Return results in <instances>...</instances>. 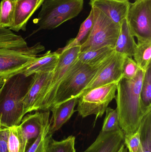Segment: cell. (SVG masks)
Instances as JSON below:
<instances>
[{
  "label": "cell",
  "instance_id": "6da1fadb",
  "mask_svg": "<svg viewBox=\"0 0 151 152\" xmlns=\"http://www.w3.org/2000/svg\"><path fill=\"white\" fill-rule=\"evenodd\" d=\"M145 72L140 69L134 78L122 77L117 85L116 110L120 127L125 135L138 130L144 117L151 108L145 106L141 96Z\"/></svg>",
  "mask_w": 151,
  "mask_h": 152
},
{
  "label": "cell",
  "instance_id": "7a4b0ae2",
  "mask_svg": "<svg viewBox=\"0 0 151 152\" xmlns=\"http://www.w3.org/2000/svg\"><path fill=\"white\" fill-rule=\"evenodd\" d=\"M44 50L40 43L28 46L21 36L0 27V75L9 77L22 73Z\"/></svg>",
  "mask_w": 151,
  "mask_h": 152
},
{
  "label": "cell",
  "instance_id": "3957f363",
  "mask_svg": "<svg viewBox=\"0 0 151 152\" xmlns=\"http://www.w3.org/2000/svg\"><path fill=\"white\" fill-rule=\"evenodd\" d=\"M20 73L8 77L0 88V123L1 127L19 126L25 115L23 100L33 80Z\"/></svg>",
  "mask_w": 151,
  "mask_h": 152
},
{
  "label": "cell",
  "instance_id": "277c9868",
  "mask_svg": "<svg viewBox=\"0 0 151 152\" xmlns=\"http://www.w3.org/2000/svg\"><path fill=\"white\" fill-rule=\"evenodd\" d=\"M114 53L95 65L85 64L76 58L59 84L50 105L49 110L55 105L77 98L97 74L109 63Z\"/></svg>",
  "mask_w": 151,
  "mask_h": 152
},
{
  "label": "cell",
  "instance_id": "5b68a950",
  "mask_svg": "<svg viewBox=\"0 0 151 152\" xmlns=\"http://www.w3.org/2000/svg\"><path fill=\"white\" fill-rule=\"evenodd\" d=\"M84 0H45L37 18L34 20L41 30H52L77 17L82 10Z\"/></svg>",
  "mask_w": 151,
  "mask_h": 152
},
{
  "label": "cell",
  "instance_id": "8992f818",
  "mask_svg": "<svg viewBox=\"0 0 151 152\" xmlns=\"http://www.w3.org/2000/svg\"><path fill=\"white\" fill-rule=\"evenodd\" d=\"M94 12L93 26L86 42L80 46V52L108 47L114 49L120 30L116 24L102 12L91 7Z\"/></svg>",
  "mask_w": 151,
  "mask_h": 152
},
{
  "label": "cell",
  "instance_id": "52a82bcc",
  "mask_svg": "<svg viewBox=\"0 0 151 152\" xmlns=\"http://www.w3.org/2000/svg\"><path fill=\"white\" fill-rule=\"evenodd\" d=\"M118 83L113 82L96 88L81 96L76 111L82 118L95 115V121L102 118L109 104L116 97Z\"/></svg>",
  "mask_w": 151,
  "mask_h": 152
},
{
  "label": "cell",
  "instance_id": "ba28073f",
  "mask_svg": "<svg viewBox=\"0 0 151 152\" xmlns=\"http://www.w3.org/2000/svg\"><path fill=\"white\" fill-rule=\"evenodd\" d=\"M126 18L131 34L138 42L151 40V0L131 3Z\"/></svg>",
  "mask_w": 151,
  "mask_h": 152
},
{
  "label": "cell",
  "instance_id": "9c48e42d",
  "mask_svg": "<svg viewBox=\"0 0 151 152\" xmlns=\"http://www.w3.org/2000/svg\"><path fill=\"white\" fill-rule=\"evenodd\" d=\"M80 52V46L66 50L60 53L59 60L52 75L43 90L38 104V110H49V106L61 80Z\"/></svg>",
  "mask_w": 151,
  "mask_h": 152
},
{
  "label": "cell",
  "instance_id": "30bf717a",
  "mask_svg": "<svg viewBox=\"0 0 151 152\" xmlns=\"http://www.w3.org/2000/svg\"><path fill=\"white\" fill-rule=\"evenodd\" d=\"M126 57L114 51L109 63L97 74L77 98L96 88L113 82H118L123 77L122 65Z\"/></svg>",
  "mask_w": 151,
  "mask_h": 152
},
{
  "label": "cell",
  "instance_id": "8fae6325",
  "mask_svg": "<svg viewBox=\"0 0 151 152\" xmlns=\"http://www.w3.org/2000/svg\"><path fill=\"white\" fill-rule=\"evenodd\" d=\"M52 72H40L33 75V81L23 100L25 114L38 111L39 101Z\"/></svg>",
  "mask_w": 151,
  "mask_h": 152
},
{
  "label": "cell",
  "instance_id": "7c38bea8",
  "mask_svg": "<svg viewBox=\"0 0 151 152\" xmlns=\"http://www.w3.org/2000/svg\"><path fill=\"white\" fill-rule=\"evenodd\" d=\"M50 110L43 111L28 114L23 118L19 126L27 144L30 140L35 139L44 126L50 121Z\"/></svg>",
  "mask_w": 151,
  "mask_h": 152
},
{
  "label": "cell",
  "instance_id": "4fadbf2b",
  "mask_svg": "<svg viewBox=\"0 0 151 152\" xmlns=\"http://www.w3.org/2000/svg\"><path fill=\"white\" fill-rule=\"evenodd\" d=\"M121 129L112 132L100 131L95 141L82 152H118L124 144Z\"/></svg>",
  "mask_w": 151,
  "mask_h": 152
},
{
  "label": "cell",
  "instance_id": "5bb4252c",
  "mask_svg": "<svg viewBox=\"0 0 151 152\" xmlns=\"http://www.w3.org/2000/svg\"><path fill=\"white\" fill-rule=\"evenodd\" d=\"M131 3L118 0H90V5L102 12L116 24L120 25L126 18Z\"/></svg>",
  "mask_w": 151,
  "mask_h": 152
},
{
  "label": "cell",
  "instance_id": "9a60e30c",
  "mask_svg": "<svg viewBox=\"0 0 151 152\" xmlns=\"http://www.w3.org/2000/svg\"><path fill=\"white\" fill-rule=\"evenodd\" d=\"M45 0H19L17 1L14 22L9 29L18 32L25 31L29 20Z\"/></svg>",
  "mask_w": 151,
  "mask_h": 152
},
{
  "label": "cell",
  "instance_id": "2e32d148",
  "mask_svg": "<svg viewBox=\"0 0 151 152\" xmlns=\"http://www.w3.org/2000/svg\"><path fill=\"white\" fill-rule=\"evenodd\" d=\"M79 98H74L57 104L50 109L52 116L50 120V134L52 135L65 124L76 110H74Z\"/></svg>",
  "mask_w": 151,
  "mask_h": 152
},
{
  "label": "cell",
  "instance_id": "e0dca14e",
  "mask_svg": "<svg viewBox=\"0 0 151 152\" xmlns=\"http://www.w3.org/2000/svg\"><path fill=\"white\" fill-rule=\"evenodd\" d=\"M59 57L60 54L56 51L54 52L48 51L27 66L22 73L26 77H28L40 72H53L57 64Z\"/></svg>",
  "mask_w": 151,
  "mask_h": 152
},
{
  "label": "cell",
  "instance_id": "ac0fdd59",
  "mask_svg": "<svg viewBox=\"0 0 151 152\" xmlns=\"http://www.w3.org/2000/svg\"><path fill=\"white\" fill-rule=\"evenodd\" d=\"M134 37L130 32L126 18L120 24V30L114 50L115 52L132 58L137 46Z\"/></svg>",
  "mask_w": 151,
  "mask_h": 152
},
{
  "label": "cell",
  "instance_id": "d6986e66",
  "mask_svg": "<svg viewBox=\"0 0 151 152\" xmlns=\"http://www.w3.org/2000/svg\"><path fill=\"white\" fill-rule=\"evenodd\" d=\"M93 20L94 12L93 9L91 8V10L89 15L81 25L79 33L76 37L71 39L65 47L59 49L56 51L59 53H60L71 48L81 46L86 42L88 37L89 35L93 26Z\"/></svg>",
  "mask_w": 151,
  "mask_h": 152
},
{
  "label": "cell",
  "instance_id": "ffe728a7",
  "mask_svg": "<svg viewBox=\"0 0 151 152\" xmlns=\"http://www.w3.org/2000/svg\"><path fill=\"white\" fill-rule=\"evenodd\" d=\"M134 53V60L142 70L146 71L151 66V40L138 42Z\"/></svg>",
  "mask_w": 151,
  "mask_h": 152
},
{
  "label": "cell",
  "instance_id": "44dd1931",
  "mask_svg": "<svg viewBox=\"0 0 151 152\" xmlns=\"http://www.w3.org/2000/svg\"><path fill=\"white\" fill-rule=\"evenodd\" d=\"M114 52V49L107 46L98 50L80 52L77 59L85 64L95 65L103 61Z\"/></svg>",
  "mask_w": 151,
  "mask_h": 152
},
{
  "label": "cell",
  "instance_id": "7402d4cb",
  "mask_svg": "<svg viewBox=\"0 0 151 152\" xmlns=\"http://www.w3.org/2000/svg\"><path fill=\"white\" fill-rule=\"evenodd\" d=\"M139 130L141 145L138 152H151V108L144 117Z\"/></svg>",
  "mask_w": 151,
  "mask_h": 152
},
{
  "label": "cell",
  "instance_id": "603a6c76",
  "mask_svg": "<svg viewBox=\"0 0 151 152\" xmlns=\"http://www.w3.org/2000/svg\"><path fill=\"white\" fill-rule=\"evenodd\" d=\"M17 1L1 0L0 3V27L9 28L13 25Z\"/></svg>",
  "mask_w": 151,
  "mask_h": 152
},
{
  "label": "cell",
  "instance_id": "cb8c5ba5",
  "mask_svg": "<svg viewBox=\"0 0 151 152\" xmlns=\"http://www.w3.org/2000/svg\"><path fill=\"white\" fill-rule=\"evenodd\" d=\"M9 152H26L27 144L24 140L19 126L9 128Z\"/></svg>",
  "mask_w": 151,
  "mask_h": 152
},
{
  "label": "cell",
  "instance_id": "d4e9b609",
  "mask_svg": "<svg viewBox=\"0 0 151 152\" xmlns=\"http://www.w3.org/2000/svg\"><path fill=\"white\" fill-rule=\"evenodd\" d=\"M75 140L73 136L60 141L54 140L52 137L48 143L46 152H76Z\"/></svg>",
  "mask_w": 151,
  "mask_h": 152
},
{
  "label": "cell",
  "instance_id": "484cf974",
  "mask_svg": "<svg viewBox=\"0 0 151 152\" xmlns=\"http://www.w3.org/2000/svg\"><path fill=\"white\" fill-rule=\"evenodd\" d=\"M50 121L46 124L38 136L26 152H46L50 139L52 137L50 134Z\"/></svg>",
  "mask_w": 151,
  "mask_h": 152
},
{
  "label": "cell",
  "instance_id": "4316f807",
  "mask_svg": "<svg viewBox=\"0 0 151 152\" xmlns=\"http://www.w3.org/2000/svg\"><path fill=\"white\" fill-rule=\"evenodd\" d=\"M105 113L106 114L101 131L109 132L120 129L116 110L112 109L111 107H108L105 111Z\"/></svg>",
  "mask_w": 151,
  "mask_h": 152
},
{
  "label": "cell",
  "instance_id": "83f0119b",
  "mask_svg": "<svg viewBox=\"0 0 151 152\" xmlns=\"http://www.w3.org/2000/svg\"><path fill=\"white\" fill-rule=\"evenodd\" d=\"M141 96L146 107L151 106V66L145 72L142 87Z\"/></svg>",
  "mask_w": 151,
  "mask_h": 152
},
{
  "label": "cell",
  "instance_id": "f1b7e54d",
  "mask_svg": "<svg viewBox=\"0 0 151 152\" xmlns=\"http://www.w3.org/2000/svg\"><path fill=\"white\" fill-rule=\"evenodd\" d=\"M140 69L132 58L126 56L122 65L123 77L128 79L134 78Z\"/></svg>",
  "mask_w": 151,
  "mask_h": 152
},
{
  "label": "cell",
  "instance_id": "f546056e",
  "mask_svg": "<svg viewBox=\"0 0 151 152\" xmlns=\"http://www.w3.org/2000/svg\"><path fill=\"white\" fill-rule=\"evenodd\" d=\"M124 145L129 152H138L141 145V139L139 129L132 134L124 136Z\"/></svg>",
  "mask_w": 151,
  "mask_h": 152
},
{
  "label": "cell",
  "instance_id": "4dcf8cb0",
  "mask_svg": "<svg viewBox=\"0 0 151 152\" xmlns=\"http://www.w3.org/2000/svg\"><path fill=\"white\" fill-rule=\"evenodd\" d=\"M9 130L8 128H0V152H9Z\"/></svg>",
  "mask_w": 151,
  "mask_h": 152
},
{
  "label": "cell",
  "instance_id": "1f68e13d",
  "mask_svg": "<svg viewBox=\"0 0 151 152\" xmlns=\"http://www.w3.org/2000/svg\"><path fill=\"white\" fill-rule=\"evenodd\" d=\"M8 77H4V76L0 75V88L2 86L3 83H4L5 80L8 78Z\"/></svg>",
  "mask_w": 151,
  "mask_h": 152
},
{
  "label": "cell",
  "instance_id": "d6a6232c",
  "mask_svg": "<svg viewBox=\"0 0 151 152\" xmlns=\"http://www.w3.org/2000/svg\"><path fill=\"white\" fill-rule=\"evenodd\" d=\"M118 152H128V150L124 144Z\"/></svg>",
  "mask_w": 151,
  "mask_h": 152
},
{
  "label": "cell",
  "instance_id": "836d02e7",
  "mask_svg": "<svg viewBox=\"0 0 151 152\" xmlns=\"http://www.w3.org/2000/svg\"><path fill=\"white\" fill-rule=\"evenodd\" d=\"M120 1H129V0H118Z\"/></svg>",
  "mask_w": 151,
  "mask_h": 152
},
{
  "label": "cell",
  "instance_id": "e575fe53",
  "mask_svg": "<svg viewBox=\"0 0 151 152\" xmlns=\"http://www.w3.org/2000/svg\"><path fill=\"white\" fill-rule=\"evenodd\" d=\"M1 123H0V128H1Z\"/></svg>",
  "mask_w": 151,
  "mask_h": 152
},
{
  "label": "cell",
  "instance_id": "d590c367",
  "mask_svg": "<svg viewBox=\"0 0 151 152\" xmlns=\"http://www.w3.org/2000/svg\"><path fill=\"white\" fill-rule=\"evenodd\" d=\"M15 1H19V0H15Z\"/></svg>",
  "mask_w": 151,
  "mask_h": 152
}]
</instances>
